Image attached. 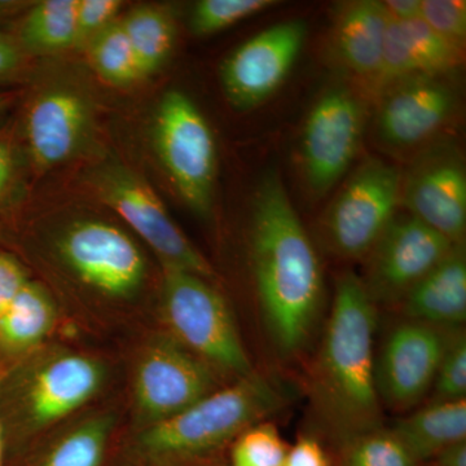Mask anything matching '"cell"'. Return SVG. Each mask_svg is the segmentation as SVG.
<instances>
[{"mask_svg": "<svg viewBox=\"0 0 466 466\" xmlns=\"http://www.w3.org/2000/svg\"><path fill=\"white\" fill-rule=\"evenodd\" d=\"M250 247L267 332L281 355L299 354L320 318L323 272L276 171H268L257 189Z\"/></svg>", "mask_w": 466, "mask_h": 466, "instance_id": "cell-1", "label": "cell"}, {"mask_svg": "<svg viewBox=\"0 0 466 466\" xmlns=\"http://www.w3.org/2000/svg\"><path fill=\"white\" fill-rule=\"evenodd\" d=\"M375 303L361 279L337 280L332 311L309 372V395L320 425L341 447L381 426L376 385Z\"/></svg>", "mask_w": 466, "mask_h": 466, "instance_id": "cell-2", "label": "cell"}, {"mask_svg": "<svg viewBox=\"0 0 466 466\" xmlns=\"http://www.w3.org/2000/svg\"><path fill=\"white\" fill-rule=\"evenodd\" d=\"M274 383L256 372L210 392L170 419L149 425L139 449L157 464L177 465L213 452L283 404Z\"/></svg>", "mask_w": 466, "mask_h": 466, "instance_id": "cell-3", "label": "cell"}, {"mask_svg": "<svg viewBox=\"0 0 466 466\" xmlns=\"http://www.w3.org/2000/svg\"><path fill=\"white\" fill-rule=\"evenodd\" d=\"M164 267L162 312L173 339L208 366L244 379L254 373L225 299L201 276Z\"/></svg>", "mask_w": 466, "mask_h": 466, "instance_id": "cell-4", "label": "cell"}, {"mask_svg": "<svg viewBox=\"0 0 466 466\" xmlns=\"http://www.w3.org/2000/svg\"><path fill=\"white\" fill-rule=\"evenodd\" d=\"M152 142L171 183L191 210L208 218L213 210L217 143L207 118L191 97L165 92L155 110Z\"/></svg>", "mask_w": 466, "mask_h": 466, "instance_id": "cell-5", "label": "cell"}, {"mask_svg": "<svg viewBox=\"0 0 466 466\" xmlns=\"http://www.w3.org/2000/svg\"><path fill=\"white\" fill-rule=\"evenodd\" d=\"M95 191L134 229L161 259L162 265L213 278L210 263L175 225L164 202L148 183L118 162L106 164L95 173Z\"/></svg>", "mask_w": 466, "mask_h": 466, "instance_id": "cell-6", "label": "cell"}, {"mask_svg": "<svg viewBox=\"0 0 466 466\" xmlns=\"http://www.w3.org/2000/svg\"><path fill=\"white\" fill-rule=\"evenodd\" d=\"M400 171L381 159H367L350 177L328 211L330 248L348 259L367 258L395 218L400 202Z\"/></svg>", "mask_w": 466, "mask_h": 466, "instance_id": "cell-7", "label": "cell"}, {"mask_svg": "<svg viewBox=\"0 0 466 466\" xmlns=\"http://www.w3.org/2000/svg\"><path fill=\"white\" fill-rule=\"evenodd\" d=\"M456 247L410 214L395 217L368 254L361 283L373 303L400 302Z\"/></svg>", "mask_w": 466, "mask_h": 466, "instance_id": "cell-8", "label": "cell"}, {"mask_svg": "<svg viewBox=\"0 0 466 466\" xmlns=\"http://www.w3.org/2000/svg\"><path fill=\"white\" fill-rule=\"evenodd\" d=\"M308 38V24L284 21L251 36L220 66L227 100L236 110L260 106L285 81Z\"/></svg>", "mask_w": 466, "mask_h": 466, "instance_id": "cell-9", "label": "cell"}, {"mask_svg": "<svg viewBox=\"0 0 466 466\" xmlns=\"http://www.w3.org/2000/svg\"><path fill=\"white\" fill-rule=\"evenodd\" d=\"M57 249L85 284L115 299L134 294L146 278V260L133 238L101 220L67 227Z\"/></svg>", "mask_w": 466, "mask_h": 466, "instance_id": "cell-10", "label": "cell"}, {"mask_svg": "<svg viewBox=\"0 0 466 466\" xmlns=\"http://www.w3.org/2000/svg\"><path fill=\"white\" fill-rule=\"evenodd\" d=\"M364 127L360 101L346 88L325 92L312 106L300 139V158L309 188L329 191L357 155Z\"/></svg>", "mask_w": 466, "mask_h": 466, "instance_id": "cell-11", "label": "cell"}, {"mask_svg": "<svg viewBox=\"0 0 466 466\" xmlns=\"http://www.w3.org/2000/svg\"><path fill=\"white\" fill-rule=\"evenodd\" d=\"M456 329L410 320L389 334L376 360L380 400L395 410L415 407L433 388L438 367Z\"/></svg>", "mask_w": 466, "mask_h": 466, "instance_id": "cell-12", "label": "cell"}, {"mask_svg": "<svg viewBox=\"0 0 466 466\" xmlns=\"http://www.w3.org/2000/svg\"><path fill=\"white\" fill-rule=\"evenodd\" d=\"M211 366L164 337L143 355L135 377V400L150 425L170 419L216 391Z\"/></svg>", "mask_w": 466, "mask_h": 466, "instance_id": "cell-13", "label": "cell"}, {"mask_svg": "<svg viewBox=\"0 0 466 466\" xmlns=\"http://www.w3.org/2000/svg\"><path fill=\"white\" fill-rule=\"evenodd\" d=\"M94 133V110L84 92L52 86L39 92L25 116V139L35 167L48 170L78 157Z\"/></svg>", "mask_w": 466, "mask_h": 466, "instance_id": "cell-14", "label": "cell"}, {"mask_svg": "<svg viewBox=\"0 0 466 466\" xmlns=\"http://www.w3.org/2000/svg\"><path fill=\"white\" fill-rule=\"evenodd\" d=\"M400 201L410 216L461 245L466 229V174L451 149L422 158L401 182Z\"/></svg>", "mask_w": 466, "mask_h": 466, "instance_id": "cell-15", "label": "cell"}, {"mask_svg": "<svg viewBox=\"0 0 466 466\" xmlns=\"http://www.w3.org/2000/svg\"><path fill=\"white\" fill-rule=\"evenodd\" d=\"M456 103L451 86L435 76L404 79L382 100L377 131L382 142L395 148L417 146L449 121Z\"/></svg>", "mask_w": 466, "mask_h": 466, "instance_id": "cell-16", "label": "cell"}, {"mask_svg": "<svg viewBox=\"0 0 466 466\" xmlns=\"http://www.w3.org/2000/svg\"><path fill=\"white\" fill-rule=\"evenodd\" d=\"M103 368L85 355H63L36 373L27 395L34 425L47 426L84 406L99 390Z\"/></svg>", "mask_w": 466, "mask_h": 466, "instance_id": "cell-17", "label": "cell"}, {"mask_svg": "<svg viewBox=\"0 0 466 466\" xmlns=\"http://www.w3.org/2000/svg\"><path fill=\"white\" fill-rule=\"evenodd\" d=\"M460 61L461 47L435 33L421 17L410 21L390 20L379 78L392 81L437 76L458 66Z\"/></svg>", "mask_w": 466, "mask_h": 466, "instance_id": "cell-18", "label": "cell"}, {"mask_svg": "<svg viewBox=\"0 0 466 466\" xmlns=\"http://www.w3.org/2000/svg\"><path fill=\"white\" fill-rule=\"evenodd\" d=\"M410 320L458 328L466 319V260L458 245L400 300Z\"/></svg>", "mask_w": 466, "mask_h": 466, "instance_id": "cell-19", "label": "cell"}, {"mask_svg": "<svg viewBox=\"0 0 466 466\" xmlns=\"http://www.w3.org/2000/svg\"><path fill=\"white\" fill-rule=\"evenodd\" d=\"M389 23L382 2L359 0L343 8L336 26L337 51L355 75L379 76Z\"/></svg>", "mask_w": 466, "mask_h": 466, "instance_id": "cell-20", "label": "cell"}, {"mask_svg": "<svg viewBox=\"0 0 466 466\" xmlns=\"http://www.w3.org/2000/svg\"><path fill=\"white\" fill-rule=\"evenodd\" d=\"M392 433L419 462L466 441V400L431 401L395 424Z\"/></svg>", "mask_w": 466, "mask_h": 466, "instance_id": "cell-21", "label": "cell"}, {"mask_svg": "<svg viewBox=\"0 0 466 466\" xmlns=\"http://www.w3.org/2000/svg\"><path fill=\"white\" fill-rule=\"evenodd\" d=\"M119 23L133 48L142 81L167 66L177 41V27L167 9L159 5H139Z\"/></svg>", "mask_w": 466, "mask_h": 466, "instance_id": "cell-22", "label": "cell"}, {"mask_svg": "<svg viewBox=\"0 0 466 466\" xmlns=\"http://www.w3.org/2000/svg\"><path fill=\"white\" fill-rule=\"evenodd\" d=\"M76 0H45L24 16L17 29L25 54L54 55L76 48Z\"/></svg>", "mask_w": 466, "mask_h": 466, "instance_id": "cell-23", "label": "cell"}, {"mask_svg": "<svg viewBox=\"0 0 466 466\" xmlns=\"http://www.w3.org/2000/svg\"><path fill=\"white\" fill-rule=\"evenodd\" d=\"M55 306L41 285L27 280L0 317V343L26 350L42 341L54 328Z\"/></svg>", "mask_w": 466, "mask_h": 466, "instance_id": "cell-24", "label": "cell"}, {"mask_svg": "<svg viewBox=\"0 0 466 466\" xmlns=\"http://www.w3.org/2000/svg\"><path fill=\"white\" fill-rule=\"evenodd\" d=\"M86 56L101 81L112 87H130L142 81L133 48L119 20L86 45Z\"/></svg>", "mask_w": 466, "mask_h": 466, "instance_id": "cell-25", "label": "cell"}, {"mask_svg": "<svg viewBox=\"0 0 466 466\" xmlns=\"http://www.w3.org/2000/svg\"><path fill=\"white\" fill-rule=\"evenodd\" d=\"M391 431L379 428L341 446V466H419Z\"/></svg>", "mask_w": 466, "mask_h": 466, "instance_id": "cell-26", "label": "cell"}, {"mask_svg": "<svg viewBox=\"0 0 466 466\" xmlns=\"http://www.w3.org/2000/svg\"><path fill=\"white\" fill-rule=\"evenodd\" d=\"M109 420L79 426L55 447L43 466H99L109 434Z\"/></svg>", "mask_w": 466, "mask_h": 466, "instance_id": "cell-27", "label": "cell"}, {"mask_svg": "<svg viewBox=\"0 0 466 466\" xmlns=\"http://www.w3.org/2000/svg\"><path fill=\"white\" fill-rule=\"evenodd\" d=\"M276 5L274 0H201L193 7L189 26L196 35H213Z\"/></svg>", "mask_w": 466, "mask_h": 466, "instance_id": "cell-28", "label": "cell"}, {"mask_svg": "<svg viewBox=\"0 0 466 466\" xmlns=\"http://www.w3.org/2000/svg\"><path fill=\"white\" fill-rule=\"evenodd\" d=\"M290 447L271 424H257L236 438L232 466H283Z\"/></svg>", "mask_w": 466, "mask_h": 466, "instance_id": "cell-29", "label": "cell"}, {"mask_svg": "<svg viewBox=\"0 0 466 466\" xmlns=\"http://www.w3.org/2000/svg\"><path fill=\"white\" fill-rule=\"evenodd\" d=\"M433 401L464 400L466 395V339L456 330L438 367Z\"/></svg>", "mask_w": 466, "mask_h": 466, "instance_id": "cell-30", "label": "cell"}, {"mask_svg": "<svg viewBox=\"0 0 466 466\" xmlns=\"http://www.w3.org/2000/svg\"><path fill=\"white\" fill-rule=\"evenodd\" d=\"M421 20L447 41L461 47L466 38L464 0H421Z\"/></svg>", "mask_w": 466, "mask_h": 466, "instance_id": "cell-31", "label": "cell"}, {"mask_svg": "<svg viewBox=\"0 0 466 466\" xmlns=\"http://www.w3.org/2000/svg\"><path fill=\"white\" fill-rule=\"evenodd\" d=\"M122 7L124 2L119 0H76V48H85L101 30L115 23Z\"/></svg>", "mask_w": 466, "mask_h": 466, "instance_id": "cell-32", "label": "cell"}, {"mask_svg": "<svg viewBox=\"0 0 466 466\" xmlns=\"http://www.w3.org/2000/svg\"><path fill=\"white\" fill-rule=\"evenodd\" d=\"M27 283L23 267L12 257L0 254V317Z\"/></svg>", "mask_w": 466, "mask_h": 466, "instance_id": "cell-33", "label": "cell"}, {"mask_svg": "<svg viewBox=\"0 0 466 466\" xmlns=\"http://www.w3.org/2000/svg\"><path fill=\"white\" fill-rule=\"evenodd\" d=\"M25 55L16 39L0 32V85L14 82L21 75Z\"/></svg>", "mask_w": 466, "mask_h": 466, "instance_id": "cell-34", "label": "cell"}, {"mask_svg": "<svg viewBox=\"0 0 466 466\" xmlns=\"http://www.w3.org/2000/svg\"><path fill=\"white\" fill-rule=\"evenodd\" d=\"M283 466H330V461L317 440L303 437L288 451Z\"/></svg>", "mask_w": 466, "mask_h": 466, "instance_id": "cell-35", "label": "cell"}, {"mask_svg": "<svg viewBox=\"0 0 466 466\" xmlns=\"http://www.w3.org/2000/svg\"><path fill=\"white\" fill-rule=\"evenodd\" d=\"M16 188V157L11 144L0 137V207L14 198Z\"/></svg>", "mask_w": 466, "mask_h": 466, "instance_id": "cell-36", "label": "cell"}, {"mask_svg": "<svg viewBox=\"0 0 466 466\" xmlns=\"http://www.w3.org/2000/svg\"><path fill=\"white\" fill-rule=\"evenodd\" d=\"M382 5L392 21H410L421 17V0H386Z\"/></svg>", "mask_w": 466, "mask_h": 466, "instance_id": "cell-37", "label": "cell"}, {"mask_svg": "<svg viewBox=\"0 0 466 466\" xmlns=\"http://www.w3.org/2000/svg\"><path fill=\"white\" fill-rule=\"evenodd\" d=\"M433 460L435 466H466V441L447 447Z\"/></svg>", "mask_w": 466, "mask_h": 466, "instance_id": "cell-38", "label": "cell"}, {"mask_svg": "<svg viewBox=\"0 0 466 466\" xmlns=\"http://www.w3.org/2000/svg\"><path fill=\"white\" fill-rule=\"evenodd\" d=\"M15 100H16V94L14 91H0V116L11 108Z\"/></svg>", "mask_w": 466, "mask_h": 466, "instance_id": "cell-39", "label": "cell"}, {"mask_svg": "<svg viewBox=\"0 0 466 466\" xmlns=\"http://www.w3.org/2000/svg\"><path fill=\"white\" fill-rule=\"evenodd\" d=\"M0 466H2V434H0Z\"/></svg>", "mask_w": 466, "mask_h": 466, "instance_id": "cell-40", "label": "cell"}]
</instances>
